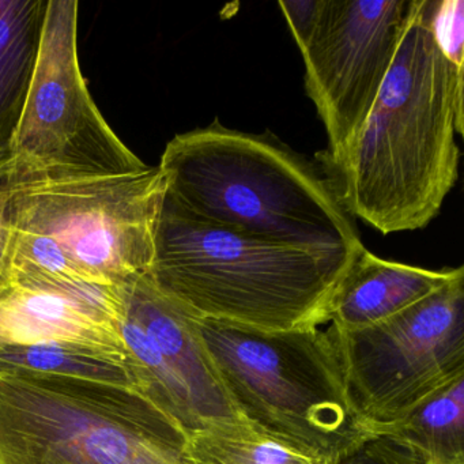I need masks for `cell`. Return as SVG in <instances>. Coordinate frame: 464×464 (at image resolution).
I'll list each match as a JSON object with an SVG mask.
<instances>
[{
  "instance_id": "cell-1",
  "label": "cell",
  "mask_w": 464,
  "mask_h": 464,
  "mask_svg": "<svg viewBox=\"0 0 464 464\" xmlns=\"http://www.w3.org/2000/svg\"><path fill=\"white\" fill-rule=\"evenodd\" d=\"M433 0H417L376 102L357 137L320 162L342 208L382 235L428 227L459 179L464 72L437 45Z\"/></svg>"
},
{
  "instance_id": "cell-2",
  "label": "cell",
  "mask_w": 464,
  "mask_h": 464,
  "mask_svg": "<svg viewBox=\"0 0 464 464\" xmlns=\"http://www.w3.org/2000/svg\"><path fill=\"white\" fill-rule=\"evenodd\" d=\"M159 168L167 199L195 218L309 251L363 248L319 164L270 131H238L216 119L170 140Z\"/></svg>"
},
{
  "instance_id": "cell-3",
  "label": "cell",
  "mask_w": 464,
  "mask_h": 464,
  "mask_svg": "<svg viewBox=\"0 0 464 464\" xmlns=\"http://www.w3.org/2000/svg\"><path fill=\"white\" fill-rule=\"evenodd\" d=\"M357 254L255 237L195 218L165 197L148 276L202 319L266 331L314 330L330 322L331 301Z\"/></svg>"
},
{
  "instance_id": "cell-4",
  "label": "cell",
  "mask_w": 464,
  "mask_h": 464,
  "mask_svg": "<svg viewBox=\"0 0 464 464\" xmlns=\"http://www.w3.org/2000/svg\"><path fill=\"white\" fill-rule=\"evenodd\" d=\"M194 325L252 430L320 464L341 463L373 439L350 401L330 328L266 331L197 316Z\"/></svg>"
},
{
  "instance_id": "cell-5",
  "label": "cell",
  "mask_w": 464,
  "mask_h": 464,
  "mask_svg": "<svg viewBox=\"0 0 464 464\" xmlns=\"http://www.w3.org/2000/svg\"><path fill=\"white\" fill-rule=\"evenodd\" d=\"M18 173L10 271L102 286L148 273L167 197L159 167L123 175Z\"/></svg>"
},
{
  "instance_id": "cell-6",
  "label": "cell",
  "mask_w": 464,
  "mask_h": 464,
  "mask_svg": "<svg viewBox=\"0 0 464 464\" xmlns=\"http://www.w3.org/2000/svg\"><path fill=\"white\" fill-rule=\"evenodd\" d=\"M187 437L137 388L0 371V464H189Z\"/></svg>"
},
{
  "instance_id": "cell-7",
  "label": "cell",
  "mask_w": 464,
  "mask_h": 464,
  "mask_svg": "<svg viewBox=\"0 0 464 464\" xmlns=\"http://www.w3.org/2000/svg\"><path fill=\"white\" fill-rule=\"evenodd\" d=\"M350 401L374 437L464 377V274L395 316L331 324Z\"/></svg>"
},
{
  "instance_id": "cell-8",
  "label": "cell",
  "mask_w": 464,
  "mask_h": 464,
  "mask_svg": "<svg viewBox=\"0 0 464 464\" xmlns=\"http://www.w3.org/2000/svg\"><path fill=\"white\" fill-rule=\"evenodd\" d=\"M10 151L23 172L123 175L143 164L102 118L78 59V2L48 0L39 58Z\"/></svg>"
},
{
  "instance_id": "cell-9",
  "label": "cell",
  "mask_w": 464,
  "mask_h": 464,
  "mask_svg": "<svg viewBox=\"0 0 464 464\" xmlns=\"http://www.w3.org/2000/svg\"><path fill=\"white\" fill-rule=\"evenodd\" d=\"M417 0H320L300 48L305 92L327 134L317 161L338 159L368 119Z\"/></svg>"
},
{
  "instance_id": "cell-10",
  "label": "cell",
  "mask_w": 464,
  "mask_h": 464,
  "mask_svg": "<svg viewBox=\"0 0 464 464\" xmlns=\"http://www.w3.org/2000/svg\"><path fill=\"white\" fill-rule=\"evenodd\" d=\"M121 287L9 271L0 284V344L64 341L127 353Z\"/></svg>"
},
{
  "instance_id": "cell-11",
  "label": "cell",
  "mask_w": 464,
  "mask_h": 464,
  "mask_svg": "<svg viewBox=\"0 0 464 464\" xmlns=\"http://www.w3.org/2000/svg\"><path fill=\"white\" fill-rule=\"evenodd\" d=\"M123 309L150 336L191 399L202 430L246 425L233 409L194 325V314L157 289L148 273L121 285Z\"/></svg>"
},
{
  "instance_id": "cell-12",
  "label": "cell",
  "mask_w": 464,
  "mask_h": 464,
  "mask_svg": "<svg viewBox=\"0 0 464 464\" xmlns=\"http://www.w3.org/2000/svg\"><path fill=\"white\" fill-rule=\"evenodd\" d=\"M464 274V267L426 270L382 259L362 248L334 295L331 324L357 330L395 316Z\"/></svg>"
},
{
  "instance_id": "cell-13",
  "label": "cell",
  "mask_w": 464,
  "mask_h": 464,
  "mask_svg": "<svg viewBox=\"0 0 464 464\" xmlns=\"http://www.w3.org/2000/svg\"><path fill=\"white\" fill-rule=\"evenodd\" d=\"M48 0H0V150L12 145L39 58Z\"/></svg>"
},
{
  "instance_id": "cell-14",
  "label": "cell",
  "mask_w": 464,
  "mask_h": 464,
  "mask_svg": "<svg viewBox=\"0 0 464 464\" xmlns=\"http://www.w3.org/2000/svg\"><path fill=\"white\" fill-rule=\"evenodd\" d=\"M7 369L81 377L140 390L129 352H116L77 342L0 344V371Z\"/></svg>"
},
{
  "instance_id": "cell-15",
  "label": "cell",
  "mask_w": 464,
  "mask_h": 464,
  "mask_svg": "<svg viewBox=\"0 0 464 464\" xmlns=\"http://www.w3.org/2000/svg\"><path fill=\"white\" fill-rule=\"evenodd\" d=\"M379 436L406 445L425 464H464V377Z\"/></svg>"
},
{
  "instance_id": "cell-16",
  "label": "cell",
  "mask_w": 464,
  "mask_h": 464,
  "mask_svg": "<svg viewBox=\"0 0 464 464\" xmlns=\"http://www.w3.org/2000/svg\"><path fill=\"white\" fill-rule=\"evenodd\" d=\"M186 458L189 464H320L256 433L248 425L188 434Z\"/></svg>"
},
{
  "instance_id": "cell-17",
  "label": "cell",
  "mask_w": 464,
  "mask_h": 464,
  "mask_svg": "<svg viewBox=\"0 0 464 464\" xmlns=\"http://www.w3.org/2000/svg\"><path fill=\"white\" fill-rule=\"evenodd\" d=\"M431 28L445 58L464 72V2L433 0Z\"/></svg>"
},
{
  "instance_id": "cell-18",
  "label": "cell",
  "mask_w": 464,
  "mask_h": 464,
  "mask_svg": "<svg viewBox=\"0 0 464 464\" xmlns=\"http://www.w3.org/2000/svg\"><path fill=\"white\" fill-rule=\"evenodd\" d=\"M17 164L10 149L0 150V284L9 276L13 251V200L17 189Z\"/></svg>"
},
{
  "instance_id": "cell-19",
  "label": "cell",
  "mask_w": 464,
  "mask_h": 464,
  "mask_svg": "<svg viewBox=\"0 0 464 464\" xmlns=\"http://www.w3.org/2000/svg\"><path fill=\"white\" fill-rule=\"evenodd\" d=\"M338 464H425L420 456L401 442L384 436L373 439L361 445L352 455Z\"/></svg>"
},
{
  "instance_id": "cell-20",
  "label": "cell",
  "mask_w": 464,
  "mask_h": 464,
  "mask_svg": "<svg viewBox=\"0 0 464 464\" xmlns=\"http://www.w3.org/2000/svg\"><path fill=\"white\" fill-rule=\"evenodd\" d=\"M278 6L281 7L290 32L295 37V44L300 50L314 31L317 14H319L320 0H301V2L279 0Z\"/></svg>"
}]
</instances>
